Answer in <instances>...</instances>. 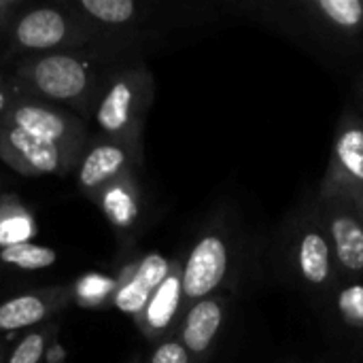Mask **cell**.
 <instances>
[{
  "label": "cell",
  "mask_w": 363,
  "mask_h": 363,
  "mask_svg": "<svg viewBox=\"0 0 363 363\" xmlns=\"http://www.w3.org/2000/svg\"><path fill=\"white\" fill-rule=\"evenodd\" d=\"M57 259V253L53 249L40 247V245H32V242H21V245H11L0 249V262L19 270H43L53 266Z\"/></svg>",
  "instance_id": "e0dca14e"
},
{
  "label": "cell",
  "mask_w": 363,
  "mask_h": 363,
  "mask_svg": "<svg viewBox=\"0 0 363 363\" xmlns=\"http://www.w3.org/2000/svg\"><path fill=\"white\" fill-rule=\"evenodd\" d=\"M0 363H2V345H0Z\"/></svg>",
  "instance_id": "484cf974"
},
{
  "label": "cell",
  "mask_w": 363,
  "mask_h": 363,
  "mask_svg": "<svg viewBox=\"0 0 363 363\" xmlns=\"http://www.w3.org/2000/svg\"><path fill=\"white\" fill-rule=\"evenodd\" d=\"M136 164L140 162L132 155V151H128L119 143L102 138L83 153L77 166L79 187L94 200L108 183L123 177L125 172H132Z\"/></svg>",
  "instance_id": "ba28073f"
},
{
  "label": "cell",
  "mask_w": 363,
  "mask_h": 363,
  "mask_svg": "<svg viewBox=\"0 0 363 363\" xmlns=\"http://www.w3.org/2000/svg\"><path fill=\"white\" fill-rule=\"evenodd\" d=\"M0 157L4 160V164H9L13 170H17L23 177L66 174L77 168L70 162V157L55 145L38 140L2 121H0Z\"/></svg>",
  "instance_id": "52a82bcc"
},
{
  "label": "cell",
  "mask_w": 363,
  "mask_h": 363,
  "mask_svg": "<svg viewBox=\"0 0 363 363\" xmlns=\"http://www.w3.org/2000/svg\"><path fill=\"white\" fill-rule=\"evenodd\" d=\"M183 304V287H181V264H172L170 274L151 296L145 311L136 317L140 332L147 338H160L174 323Z\"/></svg>",
  "instance_id": "7c38bea8"
},
{
  "label": "cell",
  "mask_w": 363,
  "mask_h": 363,
  "mask_svg": "<svg viewBox=\"0 0 363 363\" xmlns=\"http://www.w3.org/2000/svg\"><path fill=\"white\" fill-rule=\"evenodd\" d=\"M172 264L162 255V253H149L140 259V264L136 266L134 274L117 289L115 294V306L130 315V317H138L145 306L149 304L151 296L157 291V287L166 281V277L170 274Z\"/></svg>",
  "instance_id": "8fae6325"
},
{
  "label": "cell",
  "mask_w": 363,
  "mask_h": 363,
  "mask_svg": "<svg viewBox=\"0 0 363 363\" xmlns=\"http://www.w3.org/2000/svg\"><path fill=\"white\" fill-rule=\"evenodd\" d=\"M6 125H13L38 140H45L49 145H55L62 149L74 166H79L83 153H85V140H87V128L85 123L57 106L45 104L40 100H17L11 104V108L0 119Z\"/></svg>",
  "instance_id": "7a4b0ae2"
},
{
  "label": "cell",
  "mask_w": 363,
  "mask_h": 363,
  "mask_svg": "<svg viewBox=\"0 0 363 363\" xmlns=\"http://www.w3.org/2000/svg\"><path fill=\"white\" fill-rule=\"evenodd\" d=\"M19 77L43 98L79 102L94 85L91 66L70 53H43L17 68Z\"/></svg>",
  "instance_id": "3957f363"
},
{
  "label": "cell",
  "mask_w": 363,
  "mask_h": 363,
  "mask_svg": "<svg viewBox=\"0 0 363 363\" xmlns=\"http://www.w3.org/2000/svg\"><path fill=\"white\" fill-rule=\"evenodd\" d=\"M151 102L153 77L138 66L115 74L96 108V121L104 138L123 145L138 162L143 160V125Z\"/></svg>",
  "instance_id": "6da1fadb"
},
{
  "label": "cell",
  "mask_w": 363,
  "mask_h": 363,
  "mask_svg": "<svg viewBox=\"0 0 363 363\" xmlns=\"http://www.w3.org/2000/svg\"><path fill=\"white\" fill-rule=\"evenodd\" d=\"M72 38L70 23L64 13L40 6L26 13L13 28V43L26 51H51Z\"/></svg>",
  "instance_id": "30bf717a"
},
{
  "label": "cell",
  "mask_w": 363,
  "mask_h": 363,
  "mask_svg": "<svg viewBox=\"0 0 363 363\" xmlns=\"http://www.w3.org/2000/svg\"><path fill=\"white\" fill-rule=\"evenodd\" d=\"M15 102V98L11 96V91H9V87L0 81V119L4 117V113L11 108V104Z\"/></svg>",
  "instance_id": "603a6c76"
},
{
  "label": "cell",
  "mask_w": 363,
  "mask_h": 363,
  "mask_svg": "<svg viewBox=\"0 0 363 363\" xmlns=\"http://www.w3.org/2000/svg\"><path fill=\"white\" fill-rule=\"evenodd\" d=\"M223 302L217 298H204L191 304L181 328V342L189 355L202 357L211 351L223 325Z\"/></svg>",
  "instance_id": "5bb4252c"
},
{
  "label": "cell",
  "mask_w": 363,
  "mask_h": 363,
  "mask_svg": "<svg viewBox=\"0 0 363 363\" xmlns=\"http://www.w3.org/2000/svg\"><path fill=\"white\" fill-rule=\"evenodd\" d=\"M130 363H140V362H138V357H134V359H132V362H130Z\"/></svg>",
  "instance_id": "4316f807"
},
{
  "label": "cell",
  "mask_w": 363,
  "mask_h": 363,
  "mask_svg": "<svg viewBox=\"0 0 363 363\" xmlns=\"http://www.w3.org/2000/svg\"><path fill=\"white\" fill-rule=\"evenodd\" d=\"M296 268L298 274L311 287H325L334 272V255L325 232L317 225L306 228L296 242Z\"/></svg>",
  "instance_id": "4fadbf2b"
},
{
  "label": "cell",
  "mask_w": 363,
  "mask_h": 363,
  "mask_svg": "<svg viewBox=\"0 0 363 363\" xmlns=\"http://www.w3.org/2000/svg\"><path fill=\"white\" fill-rule=\"evenodd\" d=\"M51 336V328H43V330H34L30 334H26L19 345L15 347L13 355L9 357L6 363H40L47 342Z\"/></svg>",
  "instance_id": "44dd1931"
},
{
  "label": "cell",
  "mask_w": 363,
  "mask_h": 363,
  "mask_svg": "<svg viewBox=\"0 0 363 363\" xmlns=\"http://www.w3.org/2000/svg\"><path fill=\"white\" fill-rule=\"evenodd\" d=\"M336 311L349 328L363 330V283H349L338 291Z\"/></svg>",
  "instance_id": "ffe728a7"
},
{
  "label": "cell",
  "mask_w": 363,
  "mask_h": 363,
  "mask_svg": "<svg viewBox=\"0 0 363 363\" xmlns=\"http://www.w3.org/2000/svg\"><path fill=\"white\" fill-rule=\"evenodd\" d=\"M9 6H11L9 2H4V0H0V13H2V11H6Z\"/></svg>",
  "instance_id": "d4e9b609"
},
{
  "label": "cell",
  "mask_w": 363,
  "mask_h": 363,
  "mask_svg": "<svg viewBox=\"0 0 363 363\" xmlns=\"http://www.w3.org/2000/svg\"><path fill=\"white\" fill-rule=\"evenodd\" d=\"M357 202V208H359V213H362V219H363V196L359 198V200H355Z\"/></svg>",
  "instance_id": "cb8c5ba5"
},
{
  "label": "cell",
  "mask_w": 363,
  "mask_h": 363,
  "mask_svg": "<svg viewBox=\"0 0 363 363\" xmlns=\"http://www.w3.org/2000/svg\"><path fill=\"white\" fill-rule=\"evenodd\" d=\"M70 298L72 291L68 287H53L17 296L0 304V332H15L43 323L60 313L64 306H68Z\"/></svg>",
  "instance_id": "9c48e42d"
},
{
  "label": "cell",
  "mask_w": 363,
  "mask_h": 363,
  "mask_svg": "<svg viewBox=\"0 0 363 363\" xmlns=\"http://www.w3.org/2000/svg\"><path fill=\"white\" fill-rule=\"evenodd\" d=\"M79 6L89 17L108 26L130 23L138 13V6L134 0H81Z\"/></svg>",
  "instance_id": "d6986e66"
},
{
  "label": "cell",
  "mask_w": 363,
  "mask_h": 363,
  "mask_svg": "<svg viewBox=\"0 0 363 363\" xmlns=\"http://www.w3.org/2000/svg\"><path fill=\"white\" fill-rule=\"evenodd\" d=\"M230 268V249L221 234H204L181 266V287L185 302L211 298L225 281Z\"/></svg>",
  "instance_id": "8992f818"
},
{
  "label": "cell",
  "mask_w": 363,
  "mask_h": 363,
  "mask_svg": "<svg viewBox=\"0 0 363 363\" xmlns=\"http://www.w3.org/2000/svg\"><path fill=\"white\" fill-rule=\"evenodd\" d=\"M323 232L336 268L351 279L363 277V219L357 202L342 194L321 196Z\"/></svg>",
  "instance_id": "277c9868"
},
{
  "label": "cell",
  "mask_w": 363,
  "mask_h": 363,
  "mask_svg": "<svg viewBox=\"0 0 363 363\" xmlns=\"http://www.w3.org/2000/svg\"><path fill=\"white\" fill-rule=\"evenodd\" d=\"M104 217L117 228L128 230L136 223L140 202H138V185L134 181V172H125L123 177L108 183L96 198Z\"/></svg>",
  "instance_id": "9a60e30c"
},
{
  "label": "cell",
  "mask_w": 363,
  "mask_h": 363,
  "mask_svg": "<svg viewBox=\"0 0 363 363\" xmlns=\"http://www.w3.org/2000/svg\"><path fill=\"white\" fill-rule=\"evenodd\" d=\"M149 363H191V355L187 353L181 340L170 338L155 347V351L149 357Z\"/></svg>",
  "instance_id": "7402d4cb"
},
{
  "label": "cell",
  "mask_w": 363,
  "mask_h": 363,
  "mask_svg": "<svg viewBox=\"0 0 363 363\" xmlns=\"http://www.w3.org/2000/svg\"><path fill=\"white\" fill-rule=\"evenodd\" d=\"M308 9L338 32H357L363 28L362 0H315Z\"/></svg>",
  "instance_id": "2e32d148"
},
{
  "label": "cell",
  "mask_w": 363,
  "mask_h": 363,
  "mask_svg": "<svg viewBox=\"0 0 363 363\" xmlns=\"http://www.w3.org/2000/svg\"><path fill=\"white\" fill-rule=\"evenodd\" d=\"M342 194L353 200L363 196V123L349 113L336 132L330 168L323 179L321 196Z\"/></svg>",
  "instance_id": "5b68a950"
},
{
  "label": "cell",
  "mask_w": 363,
  "mask_h": 363,
  "mask_svg": "<svg viewBox=\"0 0 363 363\" xmlns=\"http://www.w3.org/2000/svg\"><path fill=\"white\" fill-rule=\"evenodd\" d=\"M34 234L32 217L17 204H0V249L30 242Z\"/></svg>",
  "instance_id": "ac0fdd59"
}]
</instances>
